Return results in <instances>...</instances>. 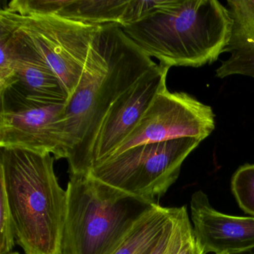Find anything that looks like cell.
I'll list each match as a JSON object with an SVG mask.
<instances>
[{"label": "cell", "instance_id": "1", "mask_svg": "<svg viewBox=\"0 0 254 254\" xmlns=\"http://www.w3.org/2000/svg\"><path fill=\"white\" fill-rule=\"evenodd\" d=\"M157 65L120 25L101 26L78 87L64 113L62 125L69 175L88 172L95 141L110 108Z\"/></svg>", "mask_w": 254, "mask_h": 254}, {"label": "cell", "instance_id": "2", "mask_svg": "<svg viewBox=\"0 0 254 254\" xmlns=\"http://www.w3.org/2000/svg\"><path fill=\"white\" fill-rule=\"evenodd\" d=\"M232 25L227 6L217 0H162L151 15L123 29L160 66L198 68L218 60Z\"/></svg>", "mask_w": 254, "mask_h": 254}, {"label": "cell", "instance_id": "3", "mask_svg": "<svg viewBox=\"0 0 254 254\" xmlns=\"http://www.w3.org/2000/svg\"><path fill=\"white\" fill-rule=\"evenodd\" d=\"M55 157L0 148V182L5 187L15 240L25 254H60L67 191L58 181Z\"/></svg>", "mask_w": 254, "mask_h": 254}, {"label": "cell", "instance_id": "4", "mask_svg": "<svg viewBox=\"0 0 254 254\" xmlns=\"http://www.w3.org/2000/svg\"><path fill=\"white\" fill-rule=\"evenodd\" d=\"M60 254H112L154 204L90 174L69 175Z\"/></svg>", "mask_w": 254, "mask_h": 254}, {"label": "cell", "instance_id": "5", "mask_svg": "<svg viewBox=\"0 0 254 254\" xmlns=\"http://www.w3.org/2000/svg\"><path fill=\"white\" fill-rule=\"evenodd\" d=\"M179 138L130 148L93 166V178L151 204L176 182L184 160L201 142Z\"/></svg>", "mask_w": 254, "mask_h": 254}, {"label": "cell", "instance_id": "6", "mask_svg": "<svg viewBox=\"0 0 254 254\" xmlns=\"http://www.w3.org/2000/svg\"><path fill=\"white\" fill-rule=\"evenodd\" d=\"M11 12L19 30L56 74L69 101L78 87L90 47L102 26L51 14L20 15Z\"/></svg>", "mask_w": 254, "mask_h": 254}, {"label": "cell", "instance_id": "7", "mask_svg": "<svg viewBox=\"0 0 254 254\" xmlns=\"http://www.w3.org/2000/svg\"><path fill=\"white\" fill-rule=\"evenodd\" d=\"M0 148L50 153L67 159L63 120L66 103L29 96L17 84L0 90Z\"/></svg>", "mask_w": 254, "mask_h": 254}, {"label": "cell", "instance_id": "8", "mask_svg": "<svg viewBox=\"0 0 254 254\" xmlns=\"http://www.w3.org/2000/svg\"><path fill=\"white\" fill-rule=\"evenodd\" d=\"M215 117L209 105L188 93H172L166 87L155 96L130 134L104 161L145 144L186 137L203 141L215 129Z\"/></svg>", "mask_w": 254, "mask_h": 254}, {"label": "cell", "instance_id": "9", "mask_svg": "<svg viewBox=\"0 0 254 254\" xmlns=\"http://www.w3.org/2000/svg\"><path fill=\"white\" fill-rule=\"evenodd\" d=\"M169 70V68L157 65L111 106L95 141L89 171L106 160L130 134L155 96L167 87Z\"/></svg>", "mask_w": 254, "mask_h": 254}, {"label": "cell", "instance_id": "10", "mask_svg": "<svg viewBox=\"0 0 254 254\" xmlns=\"http://www.w3.org/2000/svg\"><path fill=\"white\" fill-rule=\"evenodd\" d=\"M194 237L205 254H237L254 247V217L233 216L216 210L206 194L196 191L190 202Z\"/></svg>", "mask_w": 254, "mask_h": 254}, {"label": "cell", "instance_id": "11", "mask_svg": "<svg viewBox=\"0 0 254 254\" xmlns=\"http://www.w3.org/2000/svg\"><path fill=\"white\" fill-rule=\"evenodd\" d=\"M11 44L15 84L32 97L52 102H67V94L59 78L19 30L17 23Z\"/></svg>", "mask_w": 254, "mask_h": 254}, {"label": "cell", "instance_id": "12", "mask_svg": "<svg viewBox=\"0 0 254 254\" xmlns=\"http://www.w3.org/2000/svg\"><path fill=\"white\" fill-rule=\"evenodd\" d=\"M227 8L233 25L223 53H230V57L221 62L215 75L219 78L236 75L254 78V0H228Z\"/></svg>", "mask_w": 254, "mask_h": 254}, {"label": "cell", "instance_id": "13", "mask_svg": "<svg viewBox=\"0 0 254 254\" xmlns=\"http://www.w3.org/2000/svg\"><path fill=\"white\" fill-rule=\"evenodd\" d=\"M128 3L129 0H50L48 14L96 26H120Z\"/></svg>", "mask_w": 254, "mask_h": 254}, {"label": "cell", "instance_id": "14", "mask_svg": "<svg viewBox=\"0 0 254 254\" xmlns=\"http://www.w3.org/2000/svg\"><path fill=\"white\" fill-rule=\"evenodd\" d=\"M174 207L154 204L135 223L112 254H151L170 221Z\"/></svg>", "mask_w": 254, "mask_h": 254}, {"label": "cell", "instance_id": "15", "mask_svg": "<svg viewBox=\"0 0 254 254\" xmlns=\"http://www.w3.org/2000/svg\"><path fill=\"white\" fill-rule=\"evenodd\" d=\"M231 190L239 207L254 217V164L243 165L236 171Z\"/></svg>", "mask_w": 254, "mask_h": 254}, {"label": "cell", "instance_id": "16", "mask_svg": "<svg viewBox=\"0 0 254 254\" xmlns=\"http://www.w3.org/2000/svg\"><path fill=\"white\" fill-rule=\"evenodd\" d=\"M14 221L3 184L0 182V254L12 252L15 243Z\"/></svg>", "mask_w": 254, "mask_h": 254}, {"label": "cell", "instance_id": "17", "mask_svg": "<svg viewBox=\"0 0 254 254\" xmlns=\"http://www.w3.org/2000/svg\"><path fill=\"white\" fill-rule=\"evenodd\" d=\"M192 230L187 206L175 207L172 235L164 254H178L184 239Z\"/></svg>", "mask_w": 254, "mask_h": 254}, {"label": "cell", "instance_id": "18", "mask_svg": "<svg viewBox=\"0 0 254 254\" xmlns=\"http://www.w3.org/2000/svg\"><path fill=\"white\" fill-rule=\"evenodd\" d=\"M178 254H206L194 237L193 230L184 239Z\"/></svg>", "mask_w": 254, "mask_h": 254}, {"label": "cell", "instance_id": "19", "mask_svg": "<svg viewBox=\"0 0 254 254\" xmlns=\"http://www.w3.org/2000/svg\"><path fill=\"white\" fill-rule=\"evenodd\" d=\"M175 212V207H174V212L173 214H172V218H171L170 221L168 222L167 225H166V228H165L164 232H163L161 239L159 241L158 244H157V246L155 247V248H154L151 254H164L166 248H167L168 244H169L171 235H172Z\"/></svg>", "mask_w": 254, "mask_h": 254}, {"label": "cell", "instance_id": "20", "mask_svg": "<svg viewBox=\"0 0 254 254\" xmlns=\"http://www.w3.org/2000/svg\"><path fill=\"white\" fill-rule=\"evenodd\" d=\"M235 254H254V247L250 249L246 250V251H242V252L237 253Z\"/></svg>", "mask_w": 254, "mask_h": 254}, {"label": "cell", "instance_id": "21", "mask_svg": "<svg viewBox=\"0 0 254 254\" xmlns=\"http://www.w3.org/2000/svg\"><path fill=\"white\" fill-rule=\"evenodd\" d=\"M19 254L18 252H11V253H10V254Z\"/></svg>", "mask_w": 254, "mask_h": 254}, {"label": "cell", "instance_id": "22", "mask_svg": "<svg viewBox=\"0 0 254 254\" xmlns=\"http://www.w3.org/2000/svg\"><path fill=\"white\" fill-rule=\"evenodd\" d=\"M230 254V253L224 252V253H221V254Z\"/></svg>", "mask_w": 254, "mask_h": 254}]
</instances>
